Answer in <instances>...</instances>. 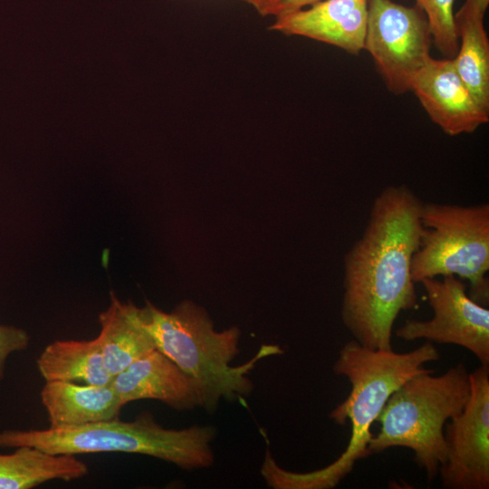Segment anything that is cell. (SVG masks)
Here are the masks:
<instances>
[{"instance_id": "cell-1", "label": "cell", "mask_w": 489, "mask_h": 489, "mask_svg": "<svg viewBox=\"0 0 489 489\" xmlns=\"http://www.w3.org/2000/svg\"><path fill=\"white\" fill-rule=\"evenodd\" d=\"M423 203L405 185L386 187L345 255L341 318L366 348L392 349L397 317L417 305L411 263L423 233Z\"/></svg>"}, {"instance_id": "cell-2", "label": "cell", "mask_w": 489, "mask_h": 489, "mask_svg": "<svg viewBox=\"0 0 489 489\" xmlns=\"http://www.w3.org/2000/svg\"><path fill=\"white\" fill-rule=\"evenodd\" d=\"M439 360L438 350L427 341L409 352L371 350L357 340L347 342L340 350L333 371L351 384L347 398L330 413L337 424L349 421L350 438L346 449L325 467L296 473L280 467L266 451L261 474L275 489H331L353 469L355 463L370 455L368 446L373 435L370 427L390 395L412 377L431 371L425 364Z\"/></svg>"}, {"instance_id": "cell-3", "label": "cell", "mask_w": 489, "mask_h": 489, "mask_svg": "<svg viewBox=\"0 0 489 489\" xmlns=\"http://www.w3.org/2000/svg\"><path fill=\"white\" fill-rule=\"evenodd\" d=\"M136 313L156 349L193 379L201 408L208 412H214L222 399L248 397L254 390L249 373L255 364L267 356L283 353L278 345H263L253 359L232 366L240 352L239 328L215 330L207 312L189 300L169 312L147 302L143 307H136Z\"/></svg>"}, {"instance_id": "cell-4", "label": "cell", "mask_w": 489, "mask_h": 489, "mask_svg": "<svg viewBox=\"0 0 489 489\" xmlns=\"http://www.w3.org/2000/svg\"><path fill=\"white\" fill-rule=\"evenodd\" d=\"M216 433L212 426L165 428L150 412H142L132 421L116 418L78 427L4 430L0 432V447L29 446L51 454L75 455L102 452L140 454L192 471L213 465L211 443Z\"/></svg>"}, {"instance_id": "cell-5", "label": "cell", "mask_w": 489, "mask_h": 489, "mask_svg": "<svg viewBox=\"0 0 489 489\" xmlns=\"http://www.w3.org/2000/svg\"><path fill=\"white\" fill-rule=\"evenodd\" d=\"M432 373L412 377L390 395L376 420L380 430L368 446L370 454L395 446L412 450L430 481L446 460L445 424L463 411L470 396L463 363L439 376Z\"/></svg>"}, {"instance_id": "cell-6", "label": "cell", "mask_w": 489, "mask_h": 489, "mask_svg": "<svg viewBox=\"0 0 489 489\" xmlns=\"http://www.w3.org/2000/svg\"><path fill=\"white\" fill-rule=\"evenodd\" d=\"M423 233L411 263L413 282L455 275L467 280L468 295L489 301V205L463 206L423 203Z\"/></svg>"}, {"instance_id": "cell-7", "label": "cell", "mask_w": 489, "mask_h": 489, "mask_svg": "<svg viewBox=\"0 0 489 489\" xmlns=\"http://www.w3.org/2000/svg\"><path fill=\"white\" fill-rule=\"evenodd\" d=\"M431 44L427 17L417 5L368 0L364 50L390 92L410 91L415 75L431 57Z\"/></svg>"}, {"instance_id": "cell-8", "label": "cell", "mask_w": 489, "mask_h": 489, "mask_svg": "<svg viewBox=\"0 0 489 489\" xmlns=\"http://www.w3.org/2000/svg\"><path fill=\"white\" fill-rule=\"evenodd\" d=\"M426 292L433 317L408 320L396 336L411 341L455 344L470 350L483 366L489 365V310L468 295L467 285L455 275L419 282Z\"/></svg>"}, {"instance_id": "cell-9", "label": "cell", "mask_w": 489, "mask_h": 489, "mask_svg": "<svg viewBox=\"0 0 489 489\" xmlns=\"http://www.w3.org/2000/svg\"><path fill=\"white\" fill-rule=\"evenodd\" d=\"M470 396L461 413L445 424L446 460L441 481L450 489L489 488V369L469 374Z\"/></svg>"}, {"instance_id": "cell-10", "label": "cell", "mask_w": 489, "mask_h": 489, "mask_svg": "<svg viewBox=\"0 0 489 489\" xmlns=\"http://www.w3.org/2000/svg\"><path fill=\"white\" fill-rule=\"evenodd\" d=\"M410 91L446 135L473 133L489 121V108L465 85L453 59L431 56L415 75Z\"/></svg>"}, {"instance_id": "cell-11", "label": "cell", "mask_w": 489, "mask_h": 489, "mask_svg": "<svg viewBox=\"0 0 489 489\" xmlns=\"http://www.w3.org/2000/svg\"><path fill=\"white\" fill-rule=\"evenodd\" d=\"M367 20L368 0H321L275 17L270 29L358 55L364 50Z\"/></svg>"}, {"instance_id": "cell-12", "label": "cell", "mask_w": 489, "mask_h": 489, "mask_svg": "<svg viewBox=\"0 0 489 489\" xmlns=\"http://www.w3.org/2000/svg\"><path fill=\"white\" fill-rule=\"evenodd\" d=\"M110 385L124 406L135 400L156 399L179 411L201 408L193 379L158 349L115 375Z\"/></svg>"}, {"instance_id": "cell-13", "label": "cell", "mask_w": 489, "mask_h": 489, "mask_svg": "<svg viewBox=\"0 0 489 489\" xmlns=\"http://www.w3.org/2000/svg\"><path fill=\"white\" fill-rule=\"evenodd\" d=\"M40 396L53 428L116 419L124 407L110 383L46 381Z\"/></svg>"}, {"instance_id": "cell-14", "label": "cell", "mask_w": 489, "mask_h": 489, "mask_svg": "<svg viewBox=\"0 0 489 489\" xmlns=\"http://www.w3.org/2000/svg\"><path fill=\"white\" fill-rule=\"evenodd\" d=\"M489 0H465L454 13L458 47L453 62L468 89L489 108V40L484 17Z\"/></svg>"}, {"instance_id": "cell-15", "label": "cell", "mask_w": 489, "mask_h": 489, "mask_svg": "<svg viewBox=\"0 0 489 489\" xmlns=\"http://www.w3.org/2000/svg\"><path fill=\"white\" fill-rule=\"evenodd\" d=\"M136 307L131 302H120L110 292V306L99 316L101 332L97 340L112 378L156 349L153 339L137 317Z\"/></svg>"}, {"instance_id": "cell-16", "label": "cell", "mask_w": 489, "mask_h": 489, "mask_svg": "<svg viewBox=\"0 0 489 489\" xmlns=\"http://www.w3.org/2000/svg\"><path fill=\"white\" fill-rule=\"evenodd\" d=\"M88 472L75 455H55L29 446L0 455V489H29L51 480L69 482Z\"/></svg>"}, {"instance_id": "cell-17", "label": "cell", "mask_w": 489, "mask_h": 489, "mask_svg": "<svg viewBox=\"0 0 489 489\" xmlns=\"http://www.w3.org/2000/svg\"><path fill=\"white\" fill-rule=\"evenodd\" d=\"M36 363L45 381L107 385L112 379L97 338L55 340L43 350Z\"/></svg>"}, {"instance_id": "cell-18", "label": "cell", "mask_w": 489, "mask_h": 489, "mask_svg": "<svg viewBox=\"0 0 489 489\" xmlns=\"http://www.w3.org/2000/svg\"><path fill=\"white\" fill-rule=\"evenodd\" d=\"M426 14L432 43L446 58L453 59L458 43L454 29L455 0H413Z\"/></svg>"}, {"instance_id": "cell-19", "label": "cell", "mask_w": 489, "mask_h": 489, "mask_svg": "<svg viewBox=\"0 0 489 489\" xmlns=\"http://www.w3.org/2000/svg\"><path fill=\"white\" fill-rule=\"evenodd\" d=\"M28 333L12 325L0 324V381L5 378V363L10 354L26 350Z\"/></svg>"}, {"instance_id": "cell-20", "label": "cell", "mask_w": 489, "mask_h": 489, "mask_svg": "<svg viewBox=\"0 0 489 489\" xmlns=\"http://www.w3.org/2000/svg\"><path fill=\"white\" fill-rule=\"evenodd\" d=\"M321 0H271L269 14L274 17L296 11Z\"/></svg>"}, {"instance_id": "cell-21", "label": "cell", "mask_w": 489, "mask_h": 489, "mask_svg": "<svg viewBox=\"0 0 489 489\" xmlns=\"http://www.w3.org/2000/svg\"><path fill=\"white\" fill-rule=\"evenodd\" d=\"M253 5L255 10L262 15H268L271 5V0H243Z\"/></svg>"}]
</instances>
